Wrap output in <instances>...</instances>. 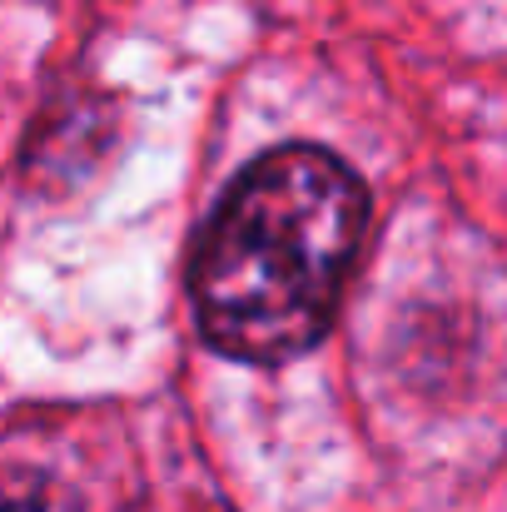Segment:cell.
Instances as JSON below:
<instances>
[{"label":"cell","instance_id":"1","mask_svg":"<svg viewBox=\"0 0 507 512\" xmlns=\"http://www.w3.org/2000/svg\"><path fill=\"white\" fill-rule=\"evenodd\" d=\"M368 219L338 155L289 145L239 174L194 254L199 334L229 358L279 363L329 329Z\"/></svg>","mask_w":507,"mask_h":512}]
</instances>
